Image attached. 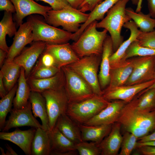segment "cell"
I'll list each match as a JSON object with an SVG mask.
<instances>
[{"label": "cell", "instance_id": "1", "mask_svg": "<svg viewBox=\"0 0 155 155\" xmlns=\"http://www.w3.org/2000/svg\"><path fill=\"white\" fill-rule=\"evenodd\" d=\"M129 1H119L107 12L106 16L97 24V28L105 29L109 33L114 53L123 42V37L121 34L122 27L131 20L125 11L126 5Z\"/></svg>", "mask_w": 155, "mask_h": 155}, {"label": "cell", "instance_id": "2", "mask_svg": "<svg viewBox=\"0 0 155 155\" xmlns=\"http://www.w3.org/2000/svg\"><path fill=\"white\" fill-rule=\"evenodd\" d=\"M97 21L91 23L78 39L71 44V47L80 58L92 55H102L104 41L108 31L104 29L98 31Z\"/></svg>", "mask_w": 155, "mask_h": 155}, {"label": "cell", "instance_id": "3", "mask_svg": "<svg viewBox=\"0 0 155 155\" xmlns=\"http://www.w3.org/2000/svg\"><path fill=\"white\" fill-rule=\"evenodd\" d=\"M27 21L32 28L34 42L57 44L67 43L72 39L73 33L50 25L38 16L30 15Z\"/></svg>", "mask_w": 155, "mask_h": 155}, {"label": "cell", "instance_id": "4", "mask_svg": "<svg viewBox=\"0 0 155 155\" xmlns=\"http://www.w3.org/2000/svg\"><path fill=\"white\" fill-rule=\"evenodd\" d=\"M110 101L95 95L79 102H69L66 114L77 123L84 124L106 107Z\"/></svg>", "mask_w": 155, "mask_h": 155}, {"label": "cell", "instance_id": "5", "mask_svg": "<svg viewBox=\"0 0 155 155\" xmlns=\"http://www.w3.org/2000/svg\"><path fill=\"white\" fill-rule=\"evenodd\" d=\"M89 16V13L71 7L58 10L52 9L48 12L44 18L50 25L56 27L61 26L64 30L75 33L79 30L81 24L86 21Z\"/></svg>", "mask_w": 155, "mask_h": 155}, {"label": "cell", "instance_id": "6", "mask_svg": "<svg viewBox=\"0 0 155 155\" xmlns=\"http://www.w3.org/2000/svg\"><path fill=\"white\" fill-rule=\"evenodd\" d=\"M100 56L92 55L85 56L66 66L88 83L95 95L102 96L103 92L100 85L98 73Z\"/></svg>", "mask_w": 155, "mask_h": 155}, {"label": "cell", "instance_id": "7", "mask_svg": "<svg viewBox=\"0 0 155 155\" xmlns=\"http://www.w3.org/2000/svg\"><path fill=\"white\" fill-rule=\"evenodd\" d=\"M61 69L65 76L64 87L69 102L82 101L95 95L89 85L78 74L67 66Z\"/></svg>", "mask_w": 155, "mask_h": 155}, {"label": "cell", "instance_id": "8", "mask_svg": "<svg viewBox=\"0 0 155 155\" xmlns=\"http://www.w3.org/2000/svg\"><path fill=\"white\" fill-rule=\"evenodd\" d=\"M123 108L117 122L124 128L133 126L147 129L150 131L155 129V110L149 112L137 109L133 100Z\"/></svg>", "mask_w": 155, "mask_h": 155}, {"label": "cell", "instance_id": "9", "mask_svg": "<svg viewBox=\"0 0 155 155\" xmlns=\"http://www.w3.org/2000/svg\"><path fill=\"white\" fill-rule=\"evenodd\" d=\"M44 98L49 119V130L55 126L58 117L66 113L69 100L64 87L57 90H48L41 93Z\"/></svg>", "mask_w": 155, "mask_h": 155}, {"label": "cell", "instance_id": "10", "mask_svg": "<svg viewBox=\"0 0 155 155\" xmlns=\"http://www.w3.org/2000/svg\"><path fill=\"white\" fill-rule=\"evenodd\" d=\"M131 58L133 70L124 86L140 84L155 79V55Z\"/></svg>", "mask_w": 155, "mask_h": 155}, {"label": "cell", "instance_id": "11", "mask_svg": "<svg viewBox=\"0 0 155 155\" xmlns=\"http://www.w3.org/2000/svg\"><path fill=\"white\" fill-rule=\"evenodd\" d=\"M32 112L29 101L27 106L23 108L16 109L13 108L2 131L7 132L12 128L25 126L44 129L42 125L33 115Z\"/></svg>", "mask_w": 155, "mask_h": 155}, {"label": "cell", "instance_id": "12", "mask_svg": "<svg viewBox=\"0 0 155 155\" xmlns=\"http://www.w3.org/2000/svg\"><path fill=\"white\" fill-rule=\"evenodd\" d=\"M46 43L42 41L34 42L29 47L24 48L13 61L23 68L26 78L29 76L38 59L44 51Z\"/></svg>", "mask_w": 155, "mask_h": 155}, {"label": "cell", "instance_id": "13", "mask_svg": "<svg viewBox=\"0 0 155 155\" xmlns=\"http://www.w3.org/2000/svg\"><path fill=\"white\" fill-rule=\"evenodd\" d=\"M33 41L34 38L32 28L30 22L27 21L19 26L15 34L5 61L7 62L13 61L26 45Z\"/></svg>", "mask_w": 155, "mask_h": 155}, {"label": "cell", "instance_id": "14", "mask_svg": "<svg viewBox=\"0 0 155 155\" xmlns=\"http://www.w3.org/2000/svg\"><path fill=\"white\" fill-rule=\"evenodd\" d=\"M155 81V79L143 83L118 87L103 92L102 96L108 100H120L129 102L140 92L147 89Z\"/></svg>", "mask_w": 155, "mask_h": 155}, {"label": "cell", "instance_id": "15", "mask_svg": "<svg viewBox=\"0 0 155 155\" xmlns=\"http://www.w3.org/2000/svg\"><path fill=\"white\" fill-rule=\"evenodd\" d=\"M16 9L14 16L16 26L22 24L23 20L26 17L33 14H39L45 18L47 13L52 9L51 6L42 5L33 0H10Z\"/></svg>", "mask_w": 155, "mask_h": 155}, {"label": "cell", "instance_id": "16", "mask_svg": "<svg viewBox=\"0 0 155 155\" xmlns=\"http://www.w3.org/2000/svg\"><path fill=\"white\" fill-rule=\"evenodd\" d=\"M127 102L120 100L110 102L106 107L84 124L88 125L113 124L117 122Z\"/></svg>", "mask_w": 155, "mask_h": 155}, {"label": "cell", "instance_id": "17", "mask_svg": "<svg viewBox=\"0 0 155 155\" xmlns=\"http://www.w3.org/2000/svg\"><path fill=\"white\" fill-rule=\"evenodd\" d=\"M44 51L53 57L57 66L60 69L63 66L75 62L80 59L68 42L57 44L46 43Z\"/></svg>", "mask_w": 155, "mask_h": 155}, {"label": "cell", "instance_id": "18", "mask_svg": "<svg viewBox=\"0 0 155 155\" xmlns=\"http://www.w3.org/2000/svg\"><path fill=\"white\" fill-rule=\"evenodd\" d=\"M36 128L22 130L18 127L11 132L2 131L0 139L11 142L18 146L27 155H31V145Z\"/></svg>", "mask_w": 155, "mask_h": 155}, {"label": "cell", "instance_id": "19", "mask_svg": "<svg viewBox=\"0 0 155 155\" xmlns=\"http://www.w3.org/2000/svg\"><path fill=\"white\" fill-rule=\"evenodd\" d=\"M51 155H76V144L64 135L55 126L49 130Z\"/></svg>", "mask_w": 155, "mask_h": 155}, {"label": "cell", "instance_id": "20", "mask_svg": "<svg viewBox=\"0 0 155 155\" xmlns=\"http://www.w3.org/2000/svg\"><path fill=\"white\" fill-rule=\"evenodd\" d=\"M114 53L112 40L107 35L104 42L100 71L98 74L99 83L103 91L108 86L110 80L111 66L109 58Z\"/></svg>", "mask_w": 155, "mask_h": 155}, {"label": "cell", "instance_id": "21", "mask_svg": "<svg viewBox=\"0 0 155 155\" xmlns=\"http://www.w3.org/2000/svg\"><path fill=\"white\" fill-rule=\"evenodd\" d=\"M112 125L108 135L98 145L102 155H116L120 149L123 140L121 124L117 122Z\"/></svg>", "mask_w": 155, "mask_h": 155}, {"label": "cell", "instance_id": "22", "mask_svg": "<svg viewBox=\"0 0 155 155\" xmlns=\"http://www.w3.org/2000/svg\"><path fill=\"white\" fill-rule=\"evenodd\" d=\"M133 69V64L131 58L111 68L110 83L107 87L102 91L103 92L124 85L130 77Z\"/></svg>", "mask_w": 155, "mask_h": 155}, {"label": "cell", "instance_id": "23", "mask_svg": "<svg viewBox=\"0 0 155 155\" xmlns=\"http://www.w3.org/2000/svg\"><path fill=\"white\" fill-rule=\"evenodd\" d=\"M27 82L31 91L41 93L48 90H57L64 87L65 78L62 70L51 77L41 79L28 78Z\"/></svg>", "mask_w": 155, "mask_h": 155}, {"label": "cell", "instance_id": "24", "mask_svg": "<svg viewBox=\"0 0 155 155\" xmlns=\"http://www.w3.org/2000/svg\"><path fill=\"white\" fill-rule=\"evenodd\" d=\"M123 27L129 30L130 35L128 38L123 42L110 57L111 68L117 66L126 60L125 58L127 50L130 44L136 40L140 32L134 22L131 20L125 23Z\"/></svg>", "mask_w": 155, "mask_h": 155}, {"label": "cell", "instance_id": "25", "mask_svg": "<svg viewBox=\"0 0 155 155\" xmlns=\"http://www.w3.org/2000/svg\"><path fill=\"white\" fill-rule=\"evenodd\" d=\"M55 126L64 135L75 144L83 141L78 124L66 113L58 117Z\"/></svg>", "mask_w": 155, "mask_h": 155}, {"label": "cell", "instance_id": "26", "mask_svg": "<svg viewBox=\"0 0 155 155\" xmlns=\"http://www.w3.org/2000/svg\"><path fill=\"white\" fill-rule=\"evenodd\" d=\"M78 124L83 141L100 143L110 133L112 125H88Z\"/></svg>", "mask_w": 155, "mask_h": 155}, {"label": "cell", "instance_id": "27", "mask_svg": "<svg viewBox=\"0 0 155 155\" xmlns=\"http://www.w3.org/2000/svg\"><path fill=\"white\" fill-rule=\"evenodd\" d=\"M34 116L39 117L44 129L49 130V119L45 99L41 93L31 91L29 98Z\"/></svg>", "mask_w": 155, "mask_h": 155}, {"label": "cell", "instance_id": "28", "mask_svg": "<svg viewBox=\"0 0 155 155\" xmlns=\"http://www.w3.org/2000/svg\"><path fill=\"white\" fill-rule=\"evenodd\" d=\"M120 0H104L96 6L89 13L86 21L81 24L79 30L73 33V40H76L86 27L94 21L102 20L109 10Z\"/></svg>", "mask_w": 155, "mask_h": 155}, {"label": "cell", "instance_id": "29", "mask_svg": "<svg viewBox=\"0 0 155 155\" xmlns=\"http://www.w3.org/2000/svg\"><path fill=\"white\" fill-rule=\"evenodd\" d=\"M17 89L13 101V108L21 109L26 107L29 102L31 89L26 77L25 71L21 67Z\"/></svg>", "mask_w": 155, "mask_h": 155}, {"label": "cell", "instance_id": "30", "mask_svg": "<svg viewBox=\"0 0 155 155\" xmlns=\"http://www.w3.org/2000/svg\"><path fill=\"white\" fill-rule=\"evenodd\" d=\"M49 130L38 128L36 130L31 145V155H50L51 148Z\"/></svg>", "mask_w": 155, "mask_h": 155}, {"label": "cell", "instance_id": "31", "mask_svg": "<svg viewBox=\"0 0 155 155\" xmlns=\"http://www.w3.org/2000/svg\"><path fill=\"white\" fill-rule=\"evenodd\" d=\"M16 26L13 21L12 13L5 11L0 22V49L7 53L9 47L7 44L6 37L7 35L10 37L14 36L17 32Z\"/></svg>", "mask_w": 155, "mask_h": 155}, {"label": "cell", "instance_id": "32", "mask_svg": "<svg viewBox=\"0 0 155 155\" xmlns=\"http://www.w3.org/2000/svg\"><path fill=\"white\" fill-rule=\"evenodd\" d=\"M21 70V67L13 61H5L0 71L3 73L4 85L8 92L15 86L20 76Z\"/></svg>", "mask_w": 155, "mask_h": 155}, {"label": "cell", "instance_id": "33", "mask_svg": "<svg viewBox=\"0 0 155 155\" xmlns=\"http://www.w3.org/2000/svg\"><path fill=\"white\" fill-rule=\"evenodd\" d=\"M125 11L141 31L147 32L154 30L155 19L152 18L149 13L144 14L141 11L135 12L130 7L126 8Z\"/></svg>", "mask_w": 155, "mask_h": 155}, {"label": "cell", "instance_id": "34", "mask_svg": "<svg viewBox=\"0 0 155 155\" xmlns=\"http://www.w3.org/2000/svg\"><path fill=\"white\" fill-rule=\"evenodd\" d=\"M139 98L133 100L135 108L139 111L149 112L155 108V88L146 89Z\"/></svg>", "mask_w": 155, "mask_h": 155}, {"label": "cell", "instance_id": "35", "mask_svg": "<svg viewBox=\"0 0 155 155\" xmlns=\"http://www.w3.org/2000/svg\"><path fill=\"white\" fill-rule=\"evenodd\" d=\"M18 85L16 84L4 97L0 100V130L2 131L6 122L8 113L12 110L13 101L16 92Z\"/></svg>", "mask_w": 155, "mask_h": 155}, {"label": "cell", "instance_id": "36", "mask_svg": "<svg viewBox=\"0 0 155 155\" xmlns=\"http://www.w3.org/2000/svg\"><path fill=\"white\" fill-rule=\"evenodd\" d=\"M61 69L56 66L48 67L36 63L28 78L34 79L47 78L55 75Z\"/></svg>", "mask_w": 155, "mask_h": 155}, {"label": "cell", "instance_id": "37", "mask_svg": "<svg viewBox=\"0 0 155 155\" xmlns=\"http://www.w3.org/2000/svg\"><path fill=\"white\" fill-rule=\"evenodd\" d=\"M155 55V49H152L140 46L136 40L133 42L126 52L125 60L137 56H147Z\"/></svg>", "mask_w": 155, "mask_h": 155}, {"label": "cell", "instance_id": "38", "mask_svg": "<svg viewBox=\"0 0 155 155\" xmlns=\"http://www.w3.org/2000/svg\"><path fill=\"white\" fill-rule=\"evenodd\" d=\"M138 138L132 133L127 131L123 136L119 155H129L136 148Z\"/></svg>", "mask_w": 155, "mask_h": 155}, {"label": "cell", "instance_id": "39", "mask_svg": "<svg viewBox=\"0 0 155 155\" xmlns=\"http://www.w3.org/2000/svg\"><path fill=\"white\" fill-rule=\"evenodd\" d=\"M75 148L80 155H98L101 151L98 144L94 142H82L76 144Z\"/></svg>", "mask_w": 155, "mask_h": 155}, {"label": "cell", "instance_id": "40", "mask_svg": "<svg viewBox=\"0 0 155 155\" xmlns=\"http://www.w3.org/2000/svg\"><path fill=\"white\" fill-rule=\"evenodd\" d=\"M138 44L142 46L155 49V31L140 32L136 39Z\"/></svg>", "mask_w": 155, "mask_h": 155}, {"label": "cell", "instance_id": "41", "mask_svg": "<svg viewBox=\"0 0 155 155\" xmlns=\"http://www.w3.org/2000/svg\"><path fill=\"white\" fill-rule=\"evenodd\" d=\"M36 63L46 67H57L53 57L51 54L44 51L39 57Z\"/></svg>", "mask_w": 155, "mask_h": 155}, {"label": "cell", "instance_id": "42", "mask_svg": "<svg viewBox=\"0 0 155 155\" xmlns=\"http://www.w3.org/2000/svg\"><path fill=\"white\" fill-rule=\"evenodd\" d=\"M43 1L49 4L53 9L55 10L72 7L65 0H36Z\"/></svg>", "mask_w": 155, "mask_h": 155}, {"label": "cell", "instance_id": "43", "mask_svg": "<svg viewBox=\"0 0 155 155\" xmlns=\"http://www.w3.org/2000/svg\"><path fill=\"white\" fill-rule=\"evenodd\" d=\"M104 0H84L79 9L82 12L91 11L98 5Z\"/></svg>", "mask_w": 155, "mask_h": 155}, {"label": "cell", "instance_id": "44", "mask_svg": "<svg viewBox=\"0 0 155 155\" xmlns=\"http://www.w3.org/2000/svg\"><path fill=\"white\" fill-rule=\"evenodd\" d=\"M0 9L11 13L16 12L15 7L10 0H0Z\"/></svg>", "mask_w": 155, "mask_h": 155}, {"label": "cell", "instance_id": "45", "mask_svg": "<svg viewBox=\"0 0 155 155\" xmlns=\"http://www.w3.org/2000/svg\"><path fill=\"white\" fill-rule=\"evenodd\" d=\"M144 155H155V146H144L137 148Z\"/></svg>", "mask_w": 155, "mask_h": 155}, {"label": "cell", "instance_id": "46", "mask_svg": "<svg viewBox=\"0 0 155 155\" xmlns=\"http://www.w3.org/2000/svg\"><path fill=\"white\" fill-rule=\"evenodd\" d=\"M8 92L6 91L3 81V74L0 71V97L2 98L5 96Z\"/></svg>", "mask_w": 155, "mask_h": 155}, {"label": "cell", "instance_id": "47", "mask_svg": "<svg viewBox=\"0 0 155 155\" xmlns=\"http://www.w3.org/2000/svg\"><path fill=\"white\" fill-rule=\"evenodd\" d=\"M149 14L153 18H155V0H147Z\"/></svg>", "mask_w": 155, "mask_h": 155}, {"label": "cell", "instance_id": "48", "mask_svg": "<svg viewBox=\"0 0 155 155\" xmlns=\"http://www.w3.org/2000/svg\"><path fill=\"white\" fill-rule=\"evenodd\" d=\"M139 142H144L155 141V129L152 133L145 135L139 138Z\"/></svg>", "mask_w": 155, "mask_h": 155}, {"label": "cell", "instance_id": "49", "mask_svg": "<svg viewBox=\"0 0 155 155\" xmlns=\"http://www.w3.org/2000/svg\"><path fill=\"white\" fill-rule=\"evenodd\" d=\"M73 8L78 9L84 0H65Z\"/></svg>", "mask_w": 155, "mask_h": 155}, {"label": "cell", "instance_id": "50", "mask_svg": "<svg viewBox=\"0 0 155 155\" xmlns=\"http://www.w3.org/2000/svg\"><path fill=\"white\" fill-rule=\"evenodd\" d=\"M7 53L0 49V67L1 68L3 65L4 60L6 59Z\"/></svg>", "mask_w": 155, "mask_h": 155}, {"label": "cell", "instance_id": "51", "mask_svg": "<svg viewBox=\"0 0 155 155\" xmlns=\"http://www.w3.org/2000/svg\"><path fill=\"white\" fill-rule=\"evenodd\" d=\"M144 146H155V141L144 142H137L136 148Z\"/></svg>", "mask_w": 155, "mask_h": 155}, {"label": "cell", "instance_id": "52", "mask_svg": "<svg viewBox=\"0 0 155 155\" xmlns=\"http://www.w3.org/2000/svg\"><path fill=\"white\" fill-rule=\"evenodd\" d=\"M7 149L5 155H17L18 154L13 150L12 148L8 144L5 145Z\"/></svg>", "mask_w": 155, "mask_h": 155}, {"label": "cell", "instance_id": "53", "mask_svg": "<svg viewBox=\"0 0 155 155\" xmlns=\"http://www.w3.org/2000/svg\"><path fill=\"white\" fill-rule=\"evenodd\" d=\"M133 4L137 5L136 12H138L140 11L142 7L141 5L142 0H131Z\"/></svg>", "mask_w": 155, "mask_h": 155}, {"label": "cell", "instance_id": "54", "mask_svg": "<svg viewBox=\"0 0 155 155\" xmlns=\"http://www.w3.org/2000/svg\"><path fill=\"white\" fill-rule=\"evenodd\" d=\"M151 88H155V81L152 85L146 89H148Z\"/></svg>", "mask_w": 155, "mask_h": 155}, {"label": "cell", "instance_id": "55", "mask_svg": "<svg viewBox=\"0 0 155 155\" xmlns=\"http://www.w3.org/2000/svg\"><path fill=\"white\" fill-rule=\"evenodd\" d=\"M2 155H5V153L4 149L1 147H0Z\"/></svg>", "mask_w": 155, "mask_h": 155}, {"label": "cell", "instance_id": "56", "mask_svg": "<svg viewBox=\"0 0 155 155\" xmlns=\"http://www.w3.org/2000/svg\"></svg>", "mask_w": 155, "mask_h": 155}, {"label": "cell", "instance_id": "57", "mask_svg": "<svg viewBox=\"0 0 155 155\" xmlns=\"http://www.w3.org/2000/svg\"></svg>", "mask_w": 155, "mask_h": 155}]
</instances>
